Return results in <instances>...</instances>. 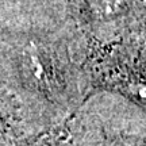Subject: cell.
Here are the masks:
<instances>
[{"mask_svg": "<svg viewBox=\"0 0 146 146\" xmlns=\"http://www.w3.org/2000/svg\"><path fill=\"white\" fill-rule=\"evenodd\" d=\"M87 72L89 83L126 96L146 112V56L112 54Z\"/></svg>", "mask_w": 146, "mask_h": 146, "instance_id": "cell-1", "label": "cell"}, {"mask_svg": "<svg viewBox=\"0 0 146 146\" xmlns=\"http://www.w3.org/2000/svg\"><path fill=\"white\" fill-rule=\"evenodd\" d=\"M70 126L77 146H146V127L112 122L104 114H80Z\"/></svg>", "mask_w": 146, "mask_h": 146, "instance_id": "cell-2", "label": "cell"}, {"mask_svg": "<svg viewBox=\"0 0 146 146\" xmlns=\"http://www.w3.org/2000/svg\"><path fill=\"white\" fill-rule=\"evenodd\" d=\"M21 146H77L70 126V118L41 133Z\"/></svg>", "mask_w": 146, "mask_h": 146, "instance_id": "cell-3", "label": "cell"}]
</instances>
